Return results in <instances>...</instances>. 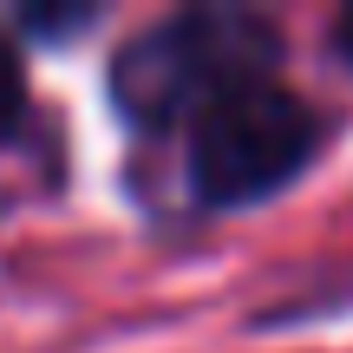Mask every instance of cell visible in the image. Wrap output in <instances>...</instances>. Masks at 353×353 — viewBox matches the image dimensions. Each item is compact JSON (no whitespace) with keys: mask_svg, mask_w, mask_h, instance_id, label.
Here are the masks:
<instances>
[{"mask_svg":"<svg viewBox=\"0 0 353 353\" xmlns=\"http://www.w3.org/2000/svg\"><path fill=\"white\" fill-rule=\"evenodd\" d=\"M20 112H26V79H20V59L7 52V39H0V138H13Z\"/></svg>","mask_w":353,"mask_h":353,"instance_id":"277c9868","label":"cell"},{"mask_svg":"<svg viewBox=\"0 0 353 353\" xmlns=\"http://www.w3.org/2000/svg\"><path fill=\"white\" fill-rule=\"evenodd\" d=\"M321 144V112L288 85H249L190 125V190L210 210H249L307 170Z\"/></svg>","mask_w":353,"mask_h":353,"instance_id":"7a4b0ae2","label":"cell"},{"mask_svg":"<svg viewBox=\"0 0 353 353\" xmlns=\"http://www.w3.org/2000/svg\"><path fill=\"white\" fill-rule=\"evenodd\" d=\"M275 59H281V33L262 13L183 7V13H164V20L138 26L112 52L105 85H112V105L125 125L170 131V125H196L229 92L268 85Z\"/></svg>","mask_w":353,"mask_h":353,"instance_id":"6da1fadb","label":"cell"},{"mask_svg":"<svg viewBox=\"0 0 353 353\" xmlns=\"http://www.w3.org/2000/svg\"><path fill=\"white\" fill-rule=\"evenodd\" d=\"M327 46H334V59H341V65H353V7H341V13H334Z\"/></svg>","mask_w":353,"mask_h":353,"instance_id":"5b68a950","label":"cell"},{"mask_svg":"<svg viewBox=\"0 0 353 353\" xmlns=\"http://www.w3.org/2000/svg\"><path fill=\"white\" fill-rule=\"evenodd\" d=\"M99 20V7H20V33L33 39H65V33H85V26Z\"/></svg>","mask_w":353,"mask_h":353,"instance_id":"3957f363","label":"cell"}]
</instances>
